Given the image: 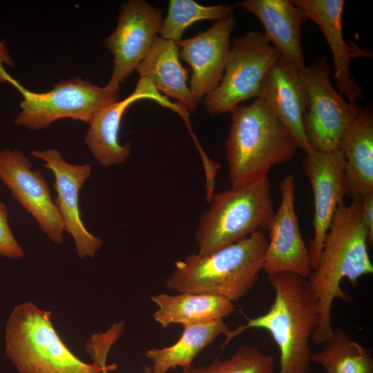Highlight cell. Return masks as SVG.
Here are the masks:
<instances>
[{
	"instance_id": "cell-13",
	"label": "cell",
	"mask_w": 373,
	"mask_h": 373,
	"mask_svg": "<svg viewBox=\"0 0 373 373\" xmlns=\"http://www.w3.org/2000/svg\"><path fill=\"white\" fill-rule=\"evenodd\" d=\"M279 189L280 205L267 227L269 241L264 257L263 270L268 276L290 272L307 278L312 267L295 211L294 175H286L280 182Z\"/></svg>"
},
{
	"instance_id": "cell-19",
	"label": "cell",
	"mask_w": 373,
	"mask_h": 373,
	"mask_svg": "<svg viewBox=\"0 0 373 373\" xmlns=\"http://www.w3.org/2000/svg\"><path fill=\"white\" fill-rule=\"evenodd\" d=\"M144 98L154 99L164 106L169 102L149 82L140 77L131 95L99 111L88 124L84 141L102 166L121 164L129 157L131 142L122 145L118 139L122 117L128 106Z\"/></svg>"
},
{
	"instance_id": "cell-4",
	"label": "cell",
	"mask_w": 373,
	"mask_h": 373,
	"mask_svg": "<svg viewBox=\"0 0 373 373\" xmlns=\"http://www.w3.org/2000/svg\"><path fill=\"white\" fill-rule=\"evenodd\" d=\"M231 122L224 142L231 187L267 177L270 169L291 160L298 146L271 108L257 97L250 105L230 111Z\"/></svg>"
},
{
	"instance_id": "cell-2",
	"label": "cell",
	"mask_w": 373,
	"mask_h": 373,
	"mask_svg": "<svg viewBox=\"0 0 373 373\" xmlns=\"http://www.w3.org/2000/svg\"><path fill=\"white\" fill-rule=\"evenodd\" d=\"M275 297L262 315L247 318L245 325L229 329L222 346L250 328L268 332L280 351L278 373H309L312 352L309 341L318 320L317 301L306 278L290 272L269 275Z\"/></svg>"
},
{
	"instance_id": "cell-18",
	"label": "cell",
	"mask_w": 373,
	"mask_h": 373,
	"mask_svg": "<svg viewBox=\"0 0 373 373\" xmlns=\"http://www.w3.org/2000/svg\"><path fill=\"white\" fill-rule=\"evenodd\" d=\"M233 7L258 19L264 28V35L280 59L297 70L305 66L300 33L302 25L308 18L301 8L289 0H242Z\"/></svg>"
},
{
	"instance_id": "cell-23",
	"label": "cell",
	"mask_w": 373,
	"mask_h": 373,
	"mask_svg": "<svg viewBox=\"0 0 373 373\" xmlns=\"http://www.w3.org/2000/svg\"><path fill=\"white\" fill-rule=\"evenodd\" d=\"M179 340L164 347H152L145 353L151 363L152 373H166L171 369L190 365L197 355L211 344L218 336L229 329L222 320L201 324L184 325Z\"/></svg>"
},
{
	"instance_id": "cell-24",
	"label": "cell",
	"mask_w": 373,
	"mask_h": 373,
	"mask_svg": "<svg viewBox=\"0 0 373 373\" xmlns=\"http://www.w3.org/2000/svg\"><path fill=\"white\" fill-rule=\"evenodd\" d=\"M322 349L312 353V362L321 365L327 373H373V356L366 347L352 340L340 327Z\"/></svg>"
},
{
	"instance_id": "cell-5",
	"label": "cell",
	"mask_w": 373,
	"mask_h": 373,
	"mask_svg": "<svg viewBox=\"0 0 373 373\" xmlns=\"http://www.w3.org/2000/svg\"><path fill=\"white\" fill-rule=\"evenodd\" d=\"M6 352L19 373H101L108 367L76 356L57 332L51 312L31 302L16 306L6 327Z\"/></svg>"
},
{
	"instance_id": "cell-21",
	"label": "cell",
	"mask_w": 373,
	"mask_h": 373,
	"mask_svg": "<svg viewBox=\"0 0 373 373\" xmlns=\"http://www.w3.org/2000/svg\"><path fill=\"white\" fill-rule=\"evenodd\" d=\"M179 49L175 41L157 35L135 70L159 93L176 99L187 111H194L198 104L187 85L189 70L182 66Z\"/></svg>"
},
{
	"instance_id": "cell-29",
	"label": "cell",
	"mask_w": 373,
	"mask_h": 373,
	"mask_svg": "<svg viewBox=\"0 0 373 373\" xmlns=\"http://www.w3.org/2000/svg\"><path fill=\"white\" fill-rule=\"evenodd\" d=\"M363 219L367 229L368 243L373 242V193L361 198Z\"/></svg>"
},
{
	"instance_id": "cell-22",
	"label": "cell",
	"mask_w": 373,
	"mask_h": 373,
	"mask_svg": "<svg viewBox=\"0 0 373 373\" xmlns=\"http://www.w3.org/2000/svg\"><path fill=\"white\" fill-rule=\"evenodd\" d=\"M151 299L157 306L153 318L164 328L173 323L184 326L214 322L234 311L233 302L213 294L161 293Z\"/></svg>"
},
{
	"instance_id": "cell-26",
	"label": "cell",
	"mask_w": 373,
	"mask_h": 373,
	"mask_svg": "<svg viewBox=\"0 0 373 373\" xmlns=\"http://www.w3.org/2000/svg\"><path fill=\"white\" fill-rule=\"evenodd\" d=\"M274 357L256 346L242 345L229 358H215L209 365L183 368L182 373H273Z\"/></svg>"
},
{
	"instance_id": "cell-12",
	"label": "cell",
	"mask_w": 373,
	"mask_h": 373,
	"mask_svg": "<svg viewBox=\"0 0 373 373\" xmlns=\"http://www.w3.org/2000/svg\"><path fill=\"white\" fill-rule=\"evenodd\" d=\"M345 160L339 150L316 151L305 154L303 171L308 178L314 194V236L308 247L312 271L318 265L324 239L335 211L347 193Z\"/></svg>"
},
{
	"instance_id": "cell-7",
	"label": "cell",
	"mask_w": 373,
	"mask_h": 373,
	"mask_svg": "<svg viewBox=\"0 0 373 373\" xmlns=\"http://www.w3.org/2000/svg\"><path fill=\"white\" fill-rule=\"evenodd\" d=\"M22 91L24 97L14 124L30 130L46 128L63 118L89 124L99 111L119 97L118 92L106 86L100 87L79 77L59 81L48 92Z\"/></svg>"
},
{
	"instance_id": "cell-6",
	"label": "cell",
	"mask_w": 373,
	"mask_h": 373,
	"mask_svg": "<svg viewBox=\"0 0 373 373\" xmlns=\"http://www.w3.org/2000/svg\"><path fill=\"white\" fill-rule=\"evenodd\" d=\"M195 236L199 253H208L267 229L274 213L268 177L213 193Z\"/></svg>"
},
{
	"instance_id": "cell-11",
	"label": "cell",
	"mask_w": 373,
	"mask_h": 373,
	"mask_svg": "<svg viewBox=\"0 0 373 373\" xmlns=\"http://www.w3.org/2000/svg\"><path fill=\"white\" fill-rule=\"evenodd\" d=\"M0 180L13 198L55 243L64 241L65 228L42 172L32 170L29 159L16 149L0 151Z\"/></svg>"
},
{
	"instance_id": "cell-27",
	"label": "cell",
	"mask_w": 373,
	"mask_h": 373,
	"mask_svg": "<svg viewBox=\"0 0 373 373\" xmlns=\"http://www.w3.org/2000/svg\"><path fill=\"white\" fill-rule=\"evenodd\" d=\"M124 326V322L116 323L106 332L94 334L90 337L86 350L93 363L99 366L107 365L109 351L122 334Z\"/></svg>"
},
{
	"instance_id": "cell-14",
	"label": "cell",
	"mask_w": 373,
	"mask_h": 373,
	"mask_svg": "<svg viewBox=\"0 0 373 373\" xmlns=\"http://www.w3.org/2000/svg\"><path fill=\"white\" fill-rule=\"evenodd\" d=\"M31 154L44 160L43 166L54 174V189L57 195L53 201L65 231L73 238L79 257H94L103 245V241L87 230L82 222L79 205L80 189L91 175L90 165L68 163L60 151L55 149L33 150Z\"/></svg>"
},
{
	"instance_id": "cell-17",
	"label": "cell",
	"mask_w": 373,
	"mask_h": 373,
	"mask_svg": "<svg viewBox=\"0 0 373 373\" xmlns=\"http://www.w3.org/2000/svg\"><path fill=\"white\" fill-rule=\"evenodd\" d=\"M258 97L271 108L289 130L298 148L305 154L314 151L307 142L303 128L309 96L298 70L279 57L266 74Z\"/></svg>"
},
{
	"instance_id": "cell-20",
	"label": "cell",
	"mask_w": 373,
	"mask_h": 373,
	"mask_svg": "<svg viewBox=\"0 0 373 373\" xmlns=\"http://www.w3.org/2000/svg\"><path fill=\"white\" fill-rule=\"evenodd\" d=\"M345 160L346 196L373 193V112L361 109L343 134L338 146Z\"/></svg>"
},
{
	"instance_id": "cell-16",
	"label": "cell",
	"mask_w": 373,
	"mask_h": 373,
	"mask_svg": "<svg viewBox=\"0 0 373 373\" xmlns=\"http://www.w3.org/2000/svg\"><path fill=\"white\" fill-rule=\"evenodd\" d=\"M301 8L308 19L321 29L334 58V79L338 93L348 102L356 104L363 97V90L352 74L350 63L354 58L372 57L369 49L360 48L356 44L346 43L343 35L342 19L344 0H291Z\"/></svg>"
},
{
	"instance_id": "cell-10",
	"label": "cell",
	"mask_w": 373,
	"mask_h": 373,
	"mask_svg": "<svg viewBox=\"0 0 373 373\" xmlns=\"http://www.w3.org/2000/svg\"><path fill=\"white\" fill-rule=\"evenodd\" d=\"M161 10L144 0H130L122 6L113 32L104 44L113 55L111 77L106 85L118 92L119 85L148 54L162 23Z\"/></svg>"
},
{
	"instance_id": "cell-15",
	"label": "cell",
	"mask_w": 373,
	"mask_h": 373,
	"mask_svg": "<svg viewBox=\"0 0 373 373\" xmlns=\"http://www.w3.org/2000/svg\"><path fill=\"white\" fill-rule=\"evenodd\" d=\"M235 23V17L231 14L195 37L175 42L180 48V59L188 63L192 69L189 87L198 104L215 90L222 80Z\"/></svg>"
},
{
	"instance_id": "cell-28",
	"label": "cell",
	"mask_w": 373,
	"mask_h": 373,
	"mask_svg": "<svg viewBox=\"0 0 373 373\" xmlns=\"http://www.w3.org/2000/svg\"><path fill=\"white\" fill-rule=\"evenodd\" d=\"M24 253L9 227L6 206L0 201V256L21 258Z\"/></svg>"
},
{
	"instance_id": "cell-25",
	"label": "cell",
	"mask_w": 373,
	"mask_h": 373,
	"mask_svg": "<svg viewBox=\"0 0 373 373\" xmlns=\"http://www.w3.org/2000/svg\"><path fill=\"white\" fill-rule=\"evenodd\" d=\"M233 6H202L193 0H170L166 17L159 32L164 39H182L186 28L201 20H220L233 14Z\"/></svg>"
},
{
	"instance_id": "cell-3",
	"label": "cell",
	"mask_w": 373,
	"mask_h": 373,
	"mask_svg": "<svg viewBox=\"0 0 373 373\" xmlns=\"http://www.w3.org/2000/svg\"><path fill=\"white\" fill-rule=\"evenodd\" d=\"M267 243L264 230L259 229L213 251L190 254L175 262L166 280V288L238 301L258 282Z\"/></svg>"
},
{
	"instance_id": "cell-8",
	"label": "cell",
	"mask_w": 373,
	"mask_h": 373,
	"mask_svg": "<svg viewBox=\"0 0 373 373\" xmlns=\"http://www.w3.org/2000/svg\"><path fill=\"white\" fill-rule=\"evenodd\" d=\"M279 57L261 32L250 31L234 38L221 82L204 97L208 114L216 116L230 112L239 103L258 97L266 74Z\"/></svg>"
},
{
	"instance_id": "cell-1",
	"label": "cell",
	"mask_w": 373,
	"mask_h": 373,
	"mask_svg": "<svg viewBox=\"0 0 373 373\" xmlns=\"http://www.w3.org/2000/svg\"><path fill=\"white\" fill-rule=\"evenodd\" d=\"M336 208L324 239L316 268L307 280L317 301L318 320L312 336L314 345H323L332 335V307L335 298L352 303L341 287L343 278L354 286L364 275L372 274L368 251V232L363 219L361 198Z\"/></svg>"
},
{
	"instance_id": "cell-30",
	"label": "cell",
	"mask_w": 373,
	"mask_h": 373,
	"mask_svg": "<svg viewBox=\"0 0 373 373\" xmlns=\"http://www.w3.org/2000/svg\"><path fill=\"white\" fill-rule=\"evenodd\" d=\"M117 366L115 364H111L108 367L102 370L101 373H108L109 371L115 370ZM144 373H152L150 366H146L144 368Z\"/></svg>"
},
{
	"instance_id": "cell-9",
	"label": "cell",
	"mask_w": 373,
	"mask_h": 373,
	"mask_svg": "<svg viewBox=\"0 0 373 373\" xmlns=\"http://www.w3.org/2000/svg\"><path fill=\"white\" fill-rule=\"evenodd\" d=\"M329 70L326 56L298 70L309 96L303 128L308 144L316 151L338 150L343 134L361 109L357 104L345 101L334 89Z\"/></svg>"
}]
</instances>
